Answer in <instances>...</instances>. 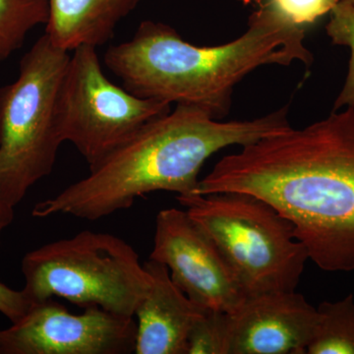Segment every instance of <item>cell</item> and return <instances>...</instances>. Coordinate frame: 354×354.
I'll return each mask as SVG.
<instances>
[{
    "label": "cell",
    "instance_id": "cell-10",
    "mask_svg": "<svg viewBox=\"0 0 354 354\" xmlns=\"http://www.w3.org/2000/svg\"><path fill=\"white\" fill-rule=\"evenodd\" d=\"M227 354H306L318 310L297 291L248 297L227 313Z\"/></svg>",
    "mask_w": 354,
    "mask_h": 354
},
{
    "label": "cell",
    "instance_id": "cell-7",
    "mask_svg": "<svg viewBox=\"0 0 354 354\" xmlns=\"http://www.w3.org/2000/svg\"><path fill=\"white\" fill-rule=\"evenodd\" d=\"M169 111L171 104L140 97L111 82L95 46L73 50L58 93V127L62 141L75 147L88 167Z\"/></svg>",
    "mask_w": 354,
    "mask_h": 354
},
{
    "label": "cell",
    "instance_id": "cell-20",
    "mask_svg": "<svg viewBox=\"0 0 354 354\" xmlns=\"http://www.w3.org/2000/svg\"><path fill=\"white\" fill-rule=\"evenodd\" d=\"M0 214H1V212H0Z\"/></svg>",
    "mask_w": 354,
    "mask_h": 354
},
{
    "label": "cell",
    "instance_id": "cell-14",
    "mask_svg": "<svg viewBox=\"0 0 354 354\" xmlns=\"http://www.w3.org/2000/svg\"><path fill=\"white\" fill-rule=\"evenodd\" d=\"M50 18V0H0V62L19 50L26 37Z\"/></svg>",
    "mask_w": 354,
    "mask_h": 354
},
{
    "label": "cell",
    "instance_id": "cell-19",
    "mask_svg": "<svg viewBox=\"0 0 354 354\" xmlns=\"http://www.w3.org/2000/svg\"><path fill=\"white\" fill-rule=\"evenodd\" d=\"M346 1L351 2V3L354 4V0H346Z\"/></svg>",
    "mask_w": 354,
    "mask_h": 354
},
{
    "label": "cell",
    "instance_id": "cell-8",
    "mask_svg": "<svg viewBox=\"0 0 354 354\" xmlns=\"http://www.w3.org/2000/svg\"><path fill=\"white\" fill-rule=\"evenodd\" d=\"M134 317L97 306L72 314L53 298L32 304L18 322L0 330V354L134 353Z\"/></svg>",
    "mask_w": 354,
    "mask_h": 354
},
{
    "label": "cell",
    "instance_id": "cell-18",
    "mask_svg": "<svg viewBox=\"0 0 354 354\" xmlns=\"http://www.w3.org/2000/svg\"><path fill=\"white\" fill-rule=\"evenodd\" d=\"M32 306L24 291L15 290L0 281V313L10 321L18 322Z\"/></svg>",
    "mask_w": 354,
    "mask_h": 354
},
{
    "label": "cell",
    "instance_id": "cell-11",
    "mask_svg": "<svg viewBox=\"0 0 354 354\" xmlns=\"http://www.w3.org/2000/svg\"><path fill=\"white\" fill-rule=\"evenodd\" d=\"M150 290L135 312L136 354H187L188 335L205 308L172 281L167 266L149 259Z\"/></svg>",
    "mask_w": 354,
    "mask_h": 354
},
{
    "label": "cell",
    "instance_id": "cell-6",
    "mask_svg": "<svg viewBox=\"0 0 354 354\" xmlns=\"http://www.w3.org/2000/svg\"><path fill=\"white\" fill-rule=\"evenodd\" d=\"M23 291L31 304L60 297L81 308L134 317L152 283L137 251L106 232L83 230L26 254ZM135 318V317H134Z\"/></svg>",
    "mask_w": 354,
    "mask_h": 354
},
{
    "label": "cell",
    "instance_id": "cell-9",
    "mask_svg": "<svg viewBox=\"0 0 354 354\" xmlns=\"http://www.w3.org/2000/svg\"><path fill=\"white\" fill-rule=\"evenodd\" d=\"M149 259L167 266L172 281L203 308L232 313L246 298L215 242L186 209L158 212Z\"/></svg>",
    "mask_w": 354,
    "mask_h": 354
},
{
    "label": "cell",
    "instance_id": "cell-3",
    "mask_svg": "<svg viewBox=\"0 0 354 354\" xmlns=\"http://www.w3.org/2000/svg\"><path fill=\"white\" fill-rule=\"evenodd\" d=\"M298 27L266 3L249 18L239 39L196 46L162 23L144 21L129 41L111 46L104 64L123 87L144 99L195 106L215 120L225 118L236 84L263 65H311Z\"/></svg>",
    "mask_w": 354,
    "mask_h": 354
},
{
    "label": "cell",
    "instance_id": "cell-15",
    "mask_svg": "<svg viewBox=\"0 0 354 354\" xmlns=\"http://www.w3.org/2000/svg\"><path fill=\"white\" fill-rule=\"evenodd\" d=\"M326 31L333 44L348 46L351 50L346 83L335 100L333 111H339L344 106L354 108V4L339 0L330 11V19Z\"/></svg>",
    "mask_w": 354,
    "mask_h": 354
},
{
    "label": "cell",
    "instance_id": "cell-2",
    "mask_svg": "<svg viewBox=\"0 0 354 354\" xmlns=\"http://www.w3.org/2000/svg\"><path fill=\"white\" fill-rule=\"evenodd\" d=\"M288 128V108L253 120L221 122L201 109L177 104L88 167L87 176L39 202L32 215L97 221L129 209L137 198L156 191L196 194L200 171L212 155Z\"/></svg>",
    "mask_w": 354,
    "mask_h": 354
},
{
    "label": "cell",
    "instance_id": "cell-13",
    "mask_svg": "<svg viewBox=\"0 0 354 354\" xmlns=\"http://www.w3.org/2000/svg\"><path fill=\"white\" fill-rule=\"evenodd\" d=\"M308 354H354V297L319 305Z\"/></svg>",
    "mask_w": 354,
    "mask_h": 354
},
{
    "label": "cell",
    "instance_id": "cell-1",
    "mask_svg": "<svg viewBox=\"0 0 354 354\" xmlns=\"http://www.w3.org/2000/svg\"><path fill=\"white\" fill-rule=\"evenodd\" d=\"M225 192L270 203L320 269L354 271V108L221 158L197 194Z\"/></svg>",
    "mask_w": 354,
    "mask_h": 354
},
{
    "label": "cell",
    "instance_id": "cell-17",
    "mask_svg": "<svg viewBox=\"0 0 354 354\" xmlns=\"http://www.w3.org/2000/svg\"><path fill=\"white\" fill-rule=\"evenodd\" d=\"M339 0H267V6L298 27L313 24L330 12Z\"/></svg>",
    "mask_w": 354,
    "mask_h": 354
},
{
    "label": "cell",
    "instance_id": "cell-5",
    "mask_svg": "<svg viewBox=\"0 0 354 354\" xmlns=\"http://www.w3.org/2000/svg\"><path fill=\"white\" fill-rule=\"evenodd\" d=\"M176 199L215 242L246 297L297 290L308 250L270 203L239 192Z\"/></svg>",
    "mask_w": 354,
    "mask_h": 354
},
{
    "label": "cell",
    "instance_id": "cell-12",
    "mask_svg": "<svg viewBox=\"0 0 354 354\" xmlns=\"http://www.w3.org/2000/svg\"><path fill=\"white\" fill-rule=\"evenodd\" d=\"M140 0H50L46 32L55 46L67 51L108 43L121 21Z\"/></svg>",
    "mask_w": 354,
    "mask_h": 354
},
{
    "label": "cell",
    "instance_id": "cell-16",
    "mask_svg": "<svg viewBox=\"0 0 354 354\" xmlns=\"http://www.w3.org/2000/svg\"><path fill=\"white\" fill-rule=\"evenodd\" d=\"M227 313L205 310L191 328L187 354H227Z\"/></svg>",
    "mask_w": 354,
    "mask_h": 354
},
{
    "label": "cell",
    "instance_id": "cell-4",
    "mask_svg": "<svg viewBox=\"0 0 354 354\" xmlns=\"http://www.w3.org/2000/svg\"><path fill=\"white\" fill-rule=\"evenodd\" d=\"M70 57L44 34L21 59L15 82L0 88V234L29 190L55 167L64 143L58 93Z\"/></svg>",
    "mask_w": 354,
    "mask_h": 354
}]
</instances>
